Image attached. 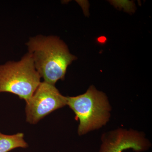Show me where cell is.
Wrapping results in <instances>:
<instances>
[{
	"instance_id": "cell-1",
	"label": "cell",
	"mask_w": 152,
	"mask_h": 152,
	"mask_svg": "<svg viewBox=\"0 0 152 152\" xmlns=\"http://www.w3.org/2000/svg\"><path fill=\"white\" fill-rule=\"evenodd\" d=\"M26 45L41 77L50 84L64 80L68 66L76 59L57 36L37 35Z\"/></svg>"
},
{
	"instance_id": "cell-2",
	"label": "cell",
	"mask_w": 152,
	"mask_h": 152,
	"mask_svg": "<svg viewBox=\"0 0 152 152\" xmlns=\"http://www.w3.org/2000/svg\"><path fill=\"white\" fill-rule=\"evenodd\" d=\"M41 78L28 52L18 61L0 65V93L16 95L26 102L39 86Z\"/></svg>"
},
{
	"instance_id": "cell-3",
	"label": "cell",
	"mask_w": 152,
	"mask_h": 152,
	"mask_svg": "<svg viewBox=\"0 0 152 152\" xmlns=\"http://www.w3.org/2000/svg\"><path fill=\"white\" fill-rule=\"evenodd\" d=\"M67 97V105L80 121V135L102 127L109 121L110 106L107 98L94 87H90L83 94Z\"/></svg>"
},
{
	"instance_id": "cell-4",
	"label": "cell",
	"mask_w": 152,
	"mask_h": 152,
	"mask_svg": "<svg viewBox=\"0 0 152 152\" xmlns=\"http://www.w3.org/2000/svg\"><path fill=\"white\" fill-rule=\"evenodd\" d=\"M26 102V121L36 124L52 112L66 105L67 97L63 96L55 85L43 81Z\"/></svg>"
},
{
	"instance_id": "cell-5",
	"label": "cell",
	"mask_w": 152,
	"mask_h": 152,
	"mask_svg": "<svg viewBox=\"0 0 152 152\" xmlns=\"http://www.w3.org/2000/svg\"><path fill=\"white\" fill-rule=\"evenodd\" d=\"M99 152H122L132 149L136 152H143L151 147L149 142L140 133L134 131L119 129L105 135Z\"/></svg>"
},
{
	"instance_id": "cell-6",
	"label": "cell",
	"mask_w": 152,
	"mask_h": 152,
	"mask_svg": "<svg viewBox=\"0 0 152 152\" xmlns=\"http://www.w3.org/2000/svg\"><path fill=\"white\" fill-rule=\"evenodd\" d=\"M24 136L22 133L10 135L0 132V152H9L17 148H27L28 145Z\"/></svg>"
}]
</instances>
